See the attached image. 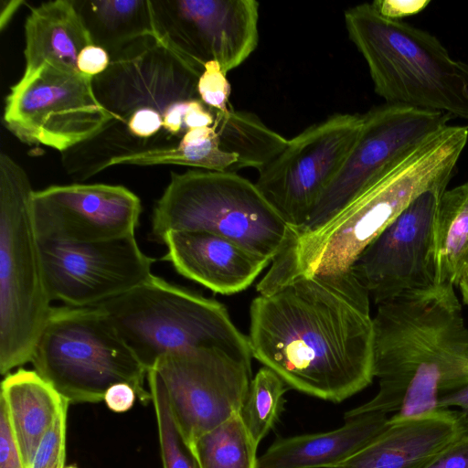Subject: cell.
Returning a JSON list of instances; mask_svg holds the SVG:
<instances>
[{"label": "cell", "instance_id": "cell-1", "mask_svg": "<svg viewBox=\"0 0 468 468\" xmlns=\"http://www.w3.org/2000/svg\"><path fill=\"white\" fill-rule=\"evenodd\" d=\"M252 357L292 388L339 403L374 378L370 296L347 270L300 276L250 309Z\"/></svg>", "mask_w": 468, "mask_h": 468}, {"label": "cell", "instance_id": "cell-2", "mask_svg": "<svg viewBox=\"0 0 468 468\" xmlns=\"http://www.w3.org/2000/svg\"><path fill=\"white\" fill-rule=\"evenodd\" d=\"M467 143V125L444 126L325 223L311 231L291 232L257 284L259 294L271 293L300 276L350 270L417 197L447 189Z\"/></svg>", "mask_w": 468, "mask_h": 468}, {"label": "cell", "instance_id": "cell-3", "mask_svg": "<svg viewBox=\"0 0 468 468\" xmlns=\"http://www.w3.org/2000/svg\"><path fill=\"white\" fill-rule=\"evenodd\" d=\"M349 39L387 104L468 120V64L430 32L382 16L369 3L344 12Z\"/></svg>", "mask_w": 468, "mask_h": 468}, {"label": "cell", "instance_id": "cell-4", "mask_svg": "<svg viewBox=\"0 0 468 468\" xmlns=\"http://www.w3.org/2000/svg\"><path fill=\"white\" fill-rule=\"evenodd\" d=\"M33 190L25 169L0 154V372L30 362L52 309L48 294Z\"/></svg>", "mask_w": 468, "mask_h": 468}, {"label": "cell", "instance_id": "cell-5", "mask_svg": "<svg viewBox=\"0 0 468 468\" xmlns=\"http://www.w3.org/2000/svg\"><path fill=\"white\" fill-rule=\"evenodd\" d=\"M97 306L147 372L162 356L192 348H219L251 361L248 336L222 303L154 274Z\"/></svg>", "mask_w": 468, "mask_h": 468}, {"label": "cell", "instance_id": "cell-6", "mask_svg": "<svg viewBox=\"0 0 468 468\" xmlns=\"http://www.w3.org/2000/svg\"><path fill=\"white\" fill-rule=\"evenodd\" d=\"M34 370L69 403H96L117 383L152 401L147 369L99 306H53L35 345Z\"/></svg>", "mask_w": 468, "mask_h": 468}, {"label": "cell", "instance_id": "cell-7", "mask_svg": "<svg viewBox=\"0 0 468 468\" xmlns=\"http://www.w3.org/2000/svg\"><path fill=\"white\" fill-rule=\"evenodd\" d=\"M172 230L217 234L271 261L291 233L255 183L237 172L207 170L171 174L154 207L151 234L160 242Z\"/></svg>", "mask_w": 468, "mask_h": 468}, {"label": "cell", "instance_id": "cell-8", "mask_svg": "<svg viewBox=\"0 0 468 468\" xmlns=\"http://www.w3.org/2000/svg\"><path fill=\"white\" fill-rule=\"evenodd\" d=\"M113 120L97 100L91 77L48 61L24 71L4 110L5 125L17 139L61 154L90 140Z\"/></svg>", "mask_w": 468, "mask_h": 468}, {"label": "cell", "instance_id": "cell-9", "mask_svg": "<svg viewBox=\"0 0 468 468\" xmlns=\"http://www.w3.org/2000/svg\"><path fill=\"white\" fill-rule=\"evenodd\" d=\"M363 114L335 113L289 139L255 185L289 226L303 229L355 144Z\"/></svg>", "mask_w": 468, "mask_h": 468}, {"label": "cell", "instance_id": "cell-10", "mask_svg": "<svg viewBox=\"0 0 468 468\" xmlns=\"http://www.w3.org/2000/svg\"><path fill=\"white\" fill-rule=\"evenodd\" d=\"M162 383L187 443L241 411L251 361L219 348L167 353L148 370Z\"/></svg>", "mask_w": 468, "mask_h": 468}, {"label": "cell", "instance_id": "cell-11", "mask_svg": "<svg viewBox=\"0 0 468 468\" xmlns=\"http://www.w3.org/2000/svg\"><path fill=\"white\" fill-rule=\"evenodd\" d=\"M452 118L444 112L387 103L364 113L361 131L344 165L303 229L293 233L325 223Z\"/></svg>", "mask_w": 468, "mask_h": 468}, {"label": "cell", "instance_id": "cell-12", "mask_svg": "<svg viewBox=\"0 0 468 468\" xmlns=\"http://www.w3.org/2000/svg\"><path fill=\"white\" fill-rule=\"evenodd\" d=\"M151 5L158 38L201 73L212 60L228 73L258 46L255 0H154Z\"/></svg>", "mask_w": 468, "mask_h": 468}, {"label": "cell", "instance_id": "cell-13", "mask_svg": "<svg viewBox=\"0 0 468 468\" xmlns=\"http://www.w3.org/2000/svg\"><path fill=\"white\" fill-rule=\"evenodd\" d=\"M39 246L50 300L74 307L96 306L141 285L155 262L135 235L90 243L39 239Z\"/></svg>", "mask_w": 468, "mask_h": 468}, {"label": "cell", "instance_id": "cell-14", "mask_svg": "<svg viewBox=\"0 0 468 468\" xmlns=\"http://www.w3.org/2000/svg\"><path fill=\"white\" fill-rule=\"evenodd\" d=\"M444 191L421 194L354 261L377 305L436 284L435 219Z\"/></svg>", "mask_w": 468, "mask_h": 468}, {"label": "cell", "instance_id": "cell-15", "mask_svg": "<svg viewBox=\"0 0 468 468\" xmlns=\"http://www.w3.org/2000/svg\"><path fill=\"white\" fill-rule=\"evenodd\" d=\"M200 75L160 38L148 37L111 59L107 69L92 78V89L101 105L125 125L141 109L164 118L174 104L199 99Z\"/></svg>", "mask_w": 468, "mask_h": 468}, {"label": "cell", "instance_id": "cell-16", "mask_svg": "<svg viewBox=\"0 0 468 468\" xmlns=\"http://www.w3.org/2000/svg\"><path fill=\"white\" fill-rule=\"evenodd\" d=\"M32 210L39 239L90 243L134 235L142 205L122 186L70 184L34 191Z\"/></svg>", "mask_w": 468, "mask_h": 468}, {"label": "cell", "instance_id": "cell-17", "mask_svg": "<svg viewBox=\"0 0 468 468\" xmlns=\"http://www.w3.org/2000/svg\"><path fill=\"white\" fill-rule=\"evenodd\" d=\"M164 260L182 276L209 290L233 294L246 290L271 261L222 236L172 230L161 239Z\"/></svg>", "mask_w": 468, "mask_h": 468}, {"label": "cell", "instance_id": "cell-18", "mask_svg": "<svg viewBox=\"0 0 468 468\" xmlns=\"http://www.w3.org/2000/svg\"><path fill=\"white\" fill-rule=\"evenodd\" d=\"M457 410L389 421L369 444L337 468H423L447 445L466 434Z\"/></svg>", "mask_w": 468, "mask_h": 468}, {"label": "cell", "instance_id": "cell-19", "mask_svg": "<svg viewBox=\"0 0 468 468\" xmlns=\"http://www.w3.org/2000/svg\"><path fill=\"white\" fill-rule=\"evenodd\" d=\"M388 424L387 414L368 412L345 419L330 431L280 438L258 458V468H337Z\"/></svg>", "mask_w": 468, "mask_h": 468}, {"label": "cell", "instance_id": "cell-20", "mask_svg": "<svg viewBox=\"0 0 468 468\" xmlns=\"http://www.w3.org/2000/svg\"><path fill=\"white\" fill-rule=\"evenodd\" d=\"M0 402L6 410L24 467L29 468L41 439L69 402L35 370L25 368L3 379Z\"/></svg>", "mask_w": 468, "mask_h": 468}, {"label": "cell", "instance_id": "cell-21", "mask_svg": "<svg viewBox=\"0 0 468 468\" xmlns=\"http://www.w3.org/2000/svg\"><path fill=\"white\" fill-rule=\"evenodd\" d=\"M25 70L48 61L79 70L78 57L92 45L73 0H56L31 9L25 23Z\"/></svg>", "mask_w": 468, "mask_h": 468}, {"label": "cell", "instance_id": "cell-22", "mask_svg": "<svg viewBox=\"0 0 468 468\" xmlns=\"http://www.w3.org/2000/svg\"><path fill=\"white\" fill-rule=\"evenodd\" d=\"M92 44L113 59L140 40L158 38L150 0H73Z\"/></svg>", "mask_w": 468, "mask_h": 468}, {"label": "cell", "instance_id": "cell-23", "mask_svg": "<svg viewBox=\"0 0 468 468\" xmlns=\"http://www.w3.org/2000/svg\"><path fill=\"white\" fill-rule=\"evenodd\" d=\"M434 235L436 283L458 287L468 274V181L441 196Z\"/></svg>", "mask_w": 468, "mask_h": 468}, {"label": "cell", "instance_id": "cell-24", "mask_svg": "<svg viewBox=\"0 0 468 468\" xmlns=\"http://www.w3.org/2000/svg\"><path fill=\"white\" fill-rule=\"evenodd\" d=\"M116 165H182L207 171L236 172L238 157L222 149L213 123L187 130L175 144L114 157L108 167Z\"/></svg>", "mask_w": 468, "mask_h": 468}, {"label": "cell", "instance_id": "cell-25", "mask_svg": "<svg viewBox=\"0 0 468 468\" xmlns=\"http://www.w3.org/2000/svg\"><path fill=\"white\" fill-rule=\"evenodd\" d=\"M215 112L214 125L222 149L238 157L236 172L245 167L260 171L287 144L288 139L269 128L252 112L233 109Z\"/></svg>", "mask_w": 468, "mask_h": 468}, {"label": "cell", "instance_id": "cell-26", "mask_svg": "<svg viewBox=\"0 0 468 468\" xmlns=\"http://www.w3.org/2000/svg\"><path fill=\"white\" fill-rule=\"evenodd\" d=\"M257 447L240 412L191 444L200 468H258Z\"/></svg>", "mask_w": 468, "mask_h": 468}, {"label": "cell", "instance_id": "cell-27", "mask_svg": "<svg viewBox=\"0 0 468 468\" xmlns=\"http://www.w3.org/2000/svg\"><path fill=\"white\" fill-rule=\"evenodd\" d=\"M289 388L285 381L267 367H262L252 378L240 415L257 445L274 426Z\"/></svg>", "mask_w": 468, "mask_h": 468}, {"label": "cell", "instance_id": "cell-28", "mask_svg": "<svg viewBox=\"0 0 468 468\" xmlns=\"http://www.w3.org/2000/svg\"><path fill=\"white\" fill-rule=\"evenodd\" d=\"M147 384L156 416L164 468H200L191 446L176 421L162 383L151 371L147 372Z\"/></svg>", "mask_w": 468, "mask_h": 468}, {"label": "cell", "instance_id": "cell-29", "mask_svg": "<svg viewBox=\"0 0 468 468\" xmlns=\"http://www.w3.org/2000/svg\"><path fill=\"white\" fill-rule=\"evenodd\" d=\"M67 403L41 439L29 468H65Z\"/></svg>", "mask_w": 468, "mask_h": 468}, {"label": "cell", "instance_id": "cell-30", "mask_svg": "<svg viewBox=\"0 0 468 468\" xmlns=\"http://www.w3.org/2000/svg\"><path fill=\"white\" fill-rule=\"evenodd\" d=\"M197 93L200 101L215 112H227L232 109L229 104L231 87L218 61H208L197 80Z\"/></svg>", "mask_w": 468, "mask_h": 468}, {"label": "cell", "instance_id": "cell-31", "mask_svg": "<svg viewBox=\"0 0 468 468\" xmlns=\"http://www.w3.org/2000/svg\"><path fill=\"white\" fill-rule=\"evenodd\" d=\"M163 125V116L158 112L153 109H141L132 114L123 127L132 137L149 149V140H154L158 135Z\"/></svg>", "mask_w": 468, "mask_h": 468}, {"label": "cell", "instance_id": "cell-32", "mask_svg": "<svg viewBox=\"0 0 468 468\" xmlns=\"http://www.w3.org/2000/svg\"><path fill=\"white\" fill-rule=\"evenodd\" d=\"M0 468H25L6 410L0 402Z\"/></svg>", "mask_w": 468, "mask_h": 468}, {"label": "cell", "instance_id": "cell-33", "mask_svg": "<svg viewBox=\"0 0 468 468\" xmlns=\"http://www.w3.org/2000/svg\"><path fill=\"white\" fill-rule=\"evenodd\" d=\"M423 468H468V433L443 448Z\"/></svg>", "mask_w": 468, "mask_h": 468}, {"label": "cell", "instance_id": "cell-34", "mask_svg": "<svg viewBox=\"0 0 468 468\" xmlns=\"http://www.w3.org/2000/svg\"><path fill=\"white\" fill-rule=\"evenodd\" d=\"M371 4L382 16L392 20H400L421 12L430 4V1L378 0Z\"/></svg>", "mask_w": 468, "mask_h": 468}, {"label": "cell", "instance_id": "cell-35", "mask_svg": "<svg viewBox=\"0 0 468 468\" xmlns=\"http://www.w3.org/2000/svg\"><path fill=\"white\" fill-rule=\"evenodd\" d=\"M111 62L108 52L96 45L85 47L78 57L77 67L80 73L96 77L104 72Z\"/></svg>", "mask_w": 468, "mask_h": 468}, {"label": "cell", "instance_id": "cell-36", "mask_svg": "<svg viewBox=\"0 0 468 468\" xmlns=\"http://www.w3.org/2000/svg\"><path fill=\"white\" fill-rule=\"evenodd\" d=\"M135 390L126 383H117L108 388L104 396L107 407L115 412L129 410L136 398Z\"/></svg>", "mask_w": 468, "mask_h": 468}, {"label": "cell", "instance_id": "cell-37", "mask_svg": "<svg viewBox=\"0 0 468 468\" xmlns=\"http://www.w3.org/2000/svg\"><path fill=\"white\" fill-rule=\"evenodd\" d=\"M438 407L439 409H457L468 433V385L457 390L441 394Z\"/></svg>", "mask_w": 468, "mask_h": 468}, {"label": "cell", "instance_id": "cell-38", "mask_svg": "<svg viewBox=\"0 0 468 468\" xmlns=\"http://www.w3.org/2000/svg\"><path fill=\"white\" fill-rule=\"evenodd\" d=\"M23 1H10L7 3L6 6L3 7L1 13V28L3 29L5 25L8 23L9 19L13 16V14L16 11L20 5H22Z\"/></svg>", "mask_w": 468, "mask_h": 468}, {"label": "cell", "instance_id": "cell-39", "mask_svg": "<svg viewBox=\"0 0 468 468\" xmlns=\"http://www.w3.org/2000/svg\"><path fill=\"white\" fill-rule=\"evenodd\" d=\"M458 287L461 292L463 303L468 306V274L462 280Z\"/></svg>", "mask_w": 468, "mask_h": 468}, {"label": "cell", "instance_id": "cell-40", "mask_svg": "<svg viewBox=\"0 0 468 468\" xmlns=\"http://www.w3.org/2000/svg\"><path fill=\"white\" fill-rule=\"evenodd\" d=\"M65 468H77L75 466H68V467H65Z\"/></svg>", "mask_w": 468, "mask_h": 468}]
</instances>
